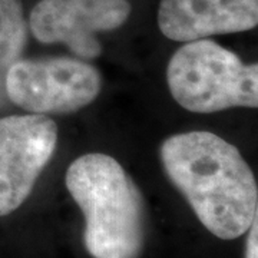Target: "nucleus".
I'll return each mask as SVG.
<instances>
[{
  "label": "nucleus",
  "mask_w": 258,
  "mask_h": 258,
  "mask_svg": "<svg viewBox=\"0 0 258 258\" xmlns=\"http://www.w3.org/2000/svg\"><path fill=\"white\" fill-rule=\"evenodd\" d=\"M66 188L85 217L92 258H139L147 240V205L134 179L111 155L85 154L68 168Z\"/></svg>",
  "instance_id": "2"
},
{
  "label": "nucleus",
  "mask_w": 258,
  "mask_h": 258,
  "mask_svg": "<svg viewBox=\"0 0 258 258\" xmlns=\"http://www.w3.org/2000/svg\"><path fill=\"white\" fill-rule=\"evenodd\" d=\"M161 161L204 227L221 240L244 235L258 217L255 176L241 152L207 131L164 141Z\"/></svg>",
  "instance_id": "1"
},
{
  "label": "nucleus",
  "mask_w": 258,
  "mask_h": 258,
  "mask_svg": "<svg viewBox=\"0 0 258 258\" xmlns=\"http://www.w3.org/2000/svg\"><path fill=\"white\" fill-rule=\"evenodd\" d=\"M57 145V126L46 115L0 118V217L28 200Z\"/></svg>",
  "instance_id": "5"
},
{
  "label": "nucleus",
  "mask_w": 258,
  "mask_h": 258,
  "mask_svg": "<svg viewBox=\"0 0 258 258\" xmlns=\"http://www.w3.org/2000/svg\"><path fill=\"white\" fill-rule=\"evenodd\" d=\"M166 81L172 98L189 112L258 106V64H245L210 39L179 47L168 63Z\"/></svg>",
  "instance_id": "3"
},
{
  "label": "nucleus",
  "mask_w": 258,
  "mask_h": 258,
  "mask_svg": "<svg viewBox=\"0 0 258 258\" xmlns=\"http://www.w3.org/2000/svg\"><path fill=\"white\" fill-rule=\"evenodd\" d=\"M101 89L99 71L68 56L19 59L6 76L9 102L39 115L74 113L92 103Z\"/></svg>",
  "instance_id": "4"
},
{
  "label": "nucleus",
  "mask_w": 258,
  "mask_h": 258,
  "mask_svg": "<svg viewBox=\"0 0 258 258\" xmlns=\"http://www.w3.org/2000/svg\"><path fill=\"white\" fill-rule=\"evenodd\" d=\"M131 15L128 0H40L29 28L40 43H64L79 59L101 56L98 32L120 28Z\"/></svg>",
  "instance_id": "6"
},
{
  "label": "nucleus",
  "mask_w": 258,
  "mask_h": 258,
  "mask_svg": "<svg viewBox=\"0 0 258 258\" xmlns=\"http://www.w3.org/2000/svg\"><path fill=\"white\" fill-rule=\"evenodd\" d=\"M28 43V23L20 0H0V109L9 102L6 76Z\"/></svg>",
  "instance_id": "8"
},
{
  "label": "nucleus",
  "mask_w": 258,
  "mask_h": 258,
  "mask_svg": "<svg viewBox=\"0 0 258 258\" xmlns=\"http://www.w3.org/2000/svg\"><path fill=\"white\" fill-rule=\"evenodd\" d=\"M245 258H258V217L248 228L245 242Z\"/></svg>",
  "instance_id": "9"
},
{
  "label": "nucleus",
  "mask_w": 258,
  "mask_h": 258,
  "mask_svg": "<svg viewBox=\"0 0 258 258\" xmlns=\"http://www.w3.org/2000/svg\"><path fill=\"white\" fill-rule=\"evenodd\" d=\"M258 0H161L158 26L175 42L247 32L257 26Z\"/></svg>",
  "instance_id": "7"
}]
</instances>
